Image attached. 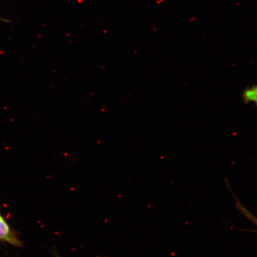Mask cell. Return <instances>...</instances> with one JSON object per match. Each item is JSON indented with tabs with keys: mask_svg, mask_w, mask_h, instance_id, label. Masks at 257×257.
Instances as JSON below:
<instances>
[{
	"mask_svg": "<svg viewBox=\"0 0 257 257\" xmlns=\"http://www.w3.org/2000/svg\"><path fill=\"white\" fill-rule=\"evenodd\" d=\"M244 100L253 102L257 107V85L246 90L243 93Z\"/></svg>",
	"mask_w": 257,
	"mask_h": 257,
	"instance_id": "3957f363",
	"label": "cell"
},
{
	"mask_svg": "<svg viewBox=\"0 0 257 257\" xmlns=\"http://www.w3.org/2000/svg\"><path fill=\"white\" fill-rule=\"evenodd\" d=\"M235 206L240 213L244 216L248 218L251 222L257 227V218L249 212L247 209L242 205L239 201H236Z\"/></svg>",
	"mask_w": 257,
	"mask_h": 257,
	"instance_id": "7a4b0ae2",
	"label": "cell"
},
{
	"mask_svg": "<svg viewBox=\"0 0 257 257\" xmlns=\"http://www.w3.org/2000/svg\"><path fill=\"white\" fill-rule=\"evenodd\" d=\"M0 240L5 241L15 246L21 245V242L16 237L3 217H0Z\"/></svg>",
	"mask_w": 257,
	"mask_h": 257,
	"instance_id": "6da1fadb",
	"label": "cell"
},
{
	"mask_svg": "<svg viewBox=\"0 0 257 257\" xmlns=\"http://www.w3.org/2000/svg\"><path fill=\"white\" fill-rule=\"evenodd\" d=\"M0 217H2L1 216V215H0Z\"/></svg>",
	"mask_w": 257,
	"mask_h": 257,
	"instance_id": "277c9868",
	"label": "cell"
}]
</instances>
